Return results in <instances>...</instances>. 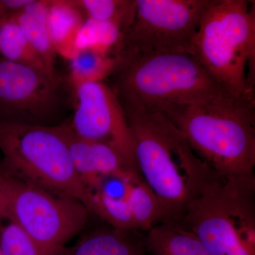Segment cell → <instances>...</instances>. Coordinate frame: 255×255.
Wrapping results in <instances>:
<instances>
[{"instance_id": "obj_1", "label": "cell", "mask_w": 255, "mask_h": 255, "mask_svg": "<svg viewBox=\"0 0 255 255\" xmlns=\"http://www.w3.org/2000/svg\"><path fill=\"white\" fill-rule=\"evenodd\" d=\"M122 104L133 138L137 172L159 201L163 222H179L188 203L215 172L163 114L135 102Z\"/></svg>"}, {"instance_id": "obj_2", "label": "cell", "mask_w": 255, "mask_h": 255, "mask_svg": "<svg viewBox=\"0 0 255 255\" xmlns=\"http://www.w3.org/2000/svg\"><path fill=\"white\" fill-rule=\"evenodd\" d=\"M255 102L221 93L187 105H162L163 114L213 171L227 179H255Z\"/></svg>"}, {"instance_id": "obj_3", "label": "cell", "mask_w": 255, "mask_h": 255, "mask_svg": "<svg viewBox=\"0 0 255 255\" xmlns=\"http://www.w3.org/2000/svg\"><path fill=\"white\" fill-rule=\"evenodd\" d=\"M192 50L223 91L255 102V1L210 0Z\"/></svg>"}, {"instance_id": "obj_4", "label": "cell", "mask_w": 255, "mask_h": 255, "mask_svg": "<svg viewBox=\"0 0 255 255\" xmlns=\"http://www.w3.org/2000/svg\"><path fill=\"white\" fill-rule=\"evenodd\" d=\"M177 223L209 255H255V178L227 179L215 172Z\"/></svg>"}, {"instance_id": "obj_5", "label": "cell", "mask_w": 255, "mask_h": 255, "mask_svg": "<svg viewBox=\"0 0 255 255\" xmlns=\"http://www.w3.org/2000/svg\"><path fill=\"white\" fill-rule=\"evenodd\" d=\"M114 90L121 102L154 110L187 105L226 93L193 50H178L118 62Z\"/></svg>"}, {"instance_id": "obj_6", "label": "cell", "mask_w": 255, "mask_h": 255, "mask_svg": "<svg viewBox=\"0 0 255 255\" xmlns=\"http://www.w3.org/2000/svg\"><path fill=\"white\" fill-rule=\"evenodd\" d=\"M0 150L3 156L0 168L6 173L76 199L90 211L91 192L74 167L59 125L0 122Z\"/></svg>"}, {"instance_id": "obj_7", "label": "cell", "mask_w": 255, "mask_h": 255, "mask_svg": "<svg viewBox=\"0 0 255 255\" xmlns=\"http://www.w3.org/2000/svg\"><path fill=\"white\" fill-rule=\"evenodd\" d=\"M0 206L34 241L42 255H58L86 226L90 211L0 168Z\"/></svg>"}, {"instance_id": "obj_8", "label": "cell", "mask_w": 255, "mask_h": 255, "mask_svg": "<svg viewBox=\"0 0 255 255\" xmlns=\"http://www.w3.org/2000/svg\"><path fill=\"white\" fill-rule=\"evenodd\" d=\"M133 18L124 32L118 62L178 50L192 42L210 0H135Z\"/></svg>"}, {"instance_id": "obj_9", "label": "cell", "mask_w": 255, "mask_h": 255, "mask_svg": "<svg viewBox=\"0 0 255 255\" xmlns=\"http://www.w3.org/2000/svg\"><path fill=\"white\" fill-rule=\"evenodd\" d=\"M58 77L0 57V122L52 126L64 102Z\"/></svg>"}, {"instance_id": "obj_10", "label": "cell", "mask_w": 255, "mask_h": 255, "mask_svg": "<svg viewBox=\"0 0 255 255\" xmlns=\"http://www.w3.org/2000/svg\"><path fill=\"white\" fill-rule=\"evenodd\" d=\"M74 91L76 107L68 122L73 131L82 138L110 145L137 172L131 130L115 90L100 82L82 84Z\"/></svg>"}, {"instance_id": "obj_11", "label": "cell", "mask_w": 255, "mask_h": 255, "mask_svg": "<svg viewBox=\"0 0 255 255\" xmlns=\"http://www.w3.org/2000/svg\"><path fill=\"white\" fill-rule=\"evenodd\" d=\"M59 126L66 139L74 167L90 192L98 186L102 177L135 171L110 145L82 138L73 131L68 122Z\"/></svg>"}, {"instance_id": "obj_12", "label": "cell", "mask_w": 255, "mask_h": 255, "mask_svg": "<svg viewBox=\"0 0 255 255\" xmlns=\"http://www.w3.org/2000/svg\"><path fill=\"white\" fill-rule=\"evenodd\" d=\"M141 231L112 227L87 233L58 255H146Z\"/></svg>"}, {"instance_id": "obj_13", "label": "cell", "mask_w": 255, "mask_h": 255, "mask_svg": "<svg viewBox=\"0 0 255 255\" xmlns=\"http://www.w3.org/2000/svg\"><path fill=\"white\" fill-rule=\"evenodd\" d=\"M85 18L75 0H48L47 23L57 55L69 60L76 54L75 39Z\"/></svg>"}, {"instance_id": "obj_14", "label": "cell", "mask_w": 255, "mask_h": 255, "mask_svg": "<svg viewBox=\"0 0 255 255\" xmlns=\"http://www.w3.org/2000/svg\"><path fill=\"white\" fill-rule=\"evenodd\" d=\"M48 0H33L14 18L32 48L44 63L47 72L57 77V54L52 44L47 23Z\"/></svg>"}, {"instance_id": "obj_15", "label": "cell", "mask_w": 255, "mask_h": 255, "mask_svg": "<svg viewBox=\"0 0 255 255\" xmlns=\"http://www.w3.org/2000/svg\"><path fill=\"white\" fill-rule=\"evenodd\" d=\"M146 233V250L151 255H209L195 235L179 223H159Z\"/></svg>"}, {"instance_id": "obj_16", "label": "cell", "mask_w": 255, "mask_h": 255, "mask_svg": "<svg viewBox=\"0 0 255 255\" xmlns=\"http://www.w3.org/2000/svg\"><path fill=\"white\" fill-rule=\"evenodd\" d=\"M0 57L49 75L44 63L30 45L14 16L0 18Z\"/></svg>"}, {"instance_id": "obj_17", "label": "cell", "mask_w": 255, "mask_h": 255, "mask_svg": "<svg viewBox=\"0 0 255 255\" xmlns=\"http://www.w3.org/2000/svg\"><path fill=\"white\" fill-rule=\"evenodd\" d=\"M69 62V82L73 89L82 84L103 82L114 73L118 64L114 55L89 50L78 51Z\"/></svg>"}, {"instance_id": "obj_18", "label": "cell", "mask_w": 255, "mask_h": 255, "mask_svg": "<svg viewBox=\"0 0 255 255\" xmlns=\"http://www.w3.org/2000/svg\"><path fill=\"white\" fill-rule=\"evenodd\" d=\"M123 37V31L117 25L85 18L75 39L77 53L93 50L116 57Z\"/></svg>"}, {"instance_id": "obj_19", "label": "cell", "mask_w": 255, "mask_h": 255, "mask_svg": "<svg viewBox=\"0 0 255 255\" xmlns=\"http://www.w3.org/2000/svg\"><path fill=\"white\" fill-rule=\"evenodd\" d=\"M85 17L117 25L124 32L132 22L135 0H75Z\"/></svg>"}, {"instance_id": "obj_20", "label": "cell", "mask_w": 255, "mask_h": 255, "mask_svg": "<svg viewBox=\"0 0 255 255\" xmlns=\"http://www.w3.org/2000/svg\"><path fill=\"white\" fill-rule=\"evenodd\" d=\"M0 248L3 255H42L34 241L1 206Z\"/></svg>"}, {"instance_id": "obj_21", "label": "cell", "mask_w": 255, "mask_h": 255, "mask_svg": "<svg viewBox=\"0 0 255 255\" xmlns=\"http://www.w3.org/2000/svg\"><path fill=\"white\" fill-rule=\"evenodd\" d=\"M32 1L33 0H0V18L18 14Z\"/></svg>"}, {"instance_id": "obj_22", "label": "cell", "mask_w": 255, "mask_h": 255, "mask_svg": "<svg viewBox=\"0 0 255 255\" xmlns=\"http://www.w3.org/2000/svg\"><path fill=\"white\" fill-rule=\"evenodd\" d=\"M0 255H3L2 253H1V248H0Z\"/></svg>"}]
</instances>
